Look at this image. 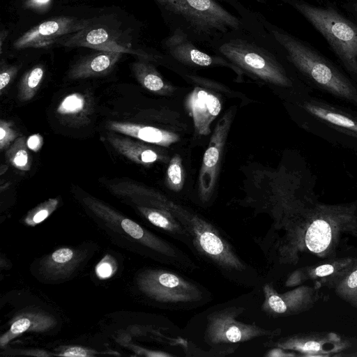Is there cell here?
<instances>
[{
	"label": "cell",
	"instance_id": "cell-1",
	"mask_svg": "<svg viewBox=\"0 0 357 357\" xmlns=\"http://www.w3.org/2000/svg\"><path fill=\"white\" fill-rule=\"evenodd\" d=\"M282 231L275 244L280 263L296 264L305 252L333 257L343 236H357V204L326 205L313 201Z\"/></svg>",
	"mask_w": 357,
	"mask_h": 357
},
{
	"label": "cell",
	"instance_id": "cell-2",
	"mask_svg": "<svg viewBox=\"0 0 357 357\" xmlns=\"http://www.w3.org/2000/svg\"><path fill=\"white\" fill-rule=\"evenodd\" d=\"M167 211L184 227L190 236V248L204 261L236 284H255L257 280V272L238 256L213 224L171 200H169Z\"/></svg>",
	"mask_w": 357,
	"mask_h": 357
},
{
	"label": "cell",
	"instance_id": "cell-3",
	"mask_svg": "<svg viewBox=\"0 0 357 357\" xmlns=\"http://www.w3.org/2000/svg\"><path fill=\"white\" fill-rule=\"evenodd\" d=\"M172 31L178 29L194 43L213 47L243 22L215 0H155Z\"/></svg>",
	"mask_w": 357,
	"mask_h": 357
},
{
	"label": "cell",
	"instance_id": "cell-4",
	"mask_svg": "<svg viewBox=\"0 0 357 357\" xmlns=\"http://www.w3.org/2000/svg\"><path fill=\"white\" fill-rule=\"evenodd\" d=\"M287 59L303 75L318 86L357 103V91L349 79L328 59L309 43L284 29L264 22Z\"/></svg>",
	"mask_w": 357,
	"mask_h": 357
},
{
	"label": "cell",
	"instance_id": "cell-5",
	"mask_svg": "<svg viewBox=\"0 0 357 357\" xmlns=\"http://www.w3.org/2000/svg\"><path fill=\"white\" fill-rule=\"evenodd\" d=\"M280 1L299 13L324 37L347 71L357 77V21L333 1Z\"/></svg>",
	"mask_w": 357,
	"mask_h": 357
},
{
	"label": "cell",
	"instance_id": "cell-6",
	"mask_svg": "<svg viewBox=\"0 0 357 357\" xmlns=\"http://www.w3.org/2000/svg\"><path fill=\"white\" fill-rule=\"evenodd\" d=\"M139 290L151 300L173 310H187L208 303L209 291L177 273L147 269L137 278Z\"/></svg>",
	"mask_w": 357,
	"mask_h": 357
},
{
	"label": "cell",
	"instance_id": "cell-7",
	"mask_svg": "<svg viewBox=\"0 0 357 357\" xmlns=\"http://www.w3.org/2000/svg\"><path fill=\"white\" fill-rule=\"evenodd\" d=\"M231 33L213 47L218 55L265 82L283 87L291 85L284 67L271 52L251 39Z\"/></svg>",
	"mask_w": 357,
	"mask_h": 357
},
{
	"label": "cell",
	"instance_id": "cell-8",
	"mask_svg": "<svg viewBox=\"0 0 357 357\" xmlns=\"http://www.w3.org/2000/svg\"><path fill=\"white\" fill-rule=\"evenodd\" d=\"M82 202L109 227L155 252L167 264L184 271L197 268L193 261L174 245L155 236L101 201L87 196L82 198Z\"/></svg>",
	"mask_w": 357,
	"mask_h": 357
},
{
	"label": "cell",
	"instance_id": "cell-9",
	"mask_svg": "<svg viewBox=\"0 0 357 357\" xmlns=\"http://www.w3.org/2000/svg\"><path fill=\"white\" fill-rule=\"evenodd\" d=\"M244 309L231 306L215 310L206 316L204 339L213 348L236 346V344L266 337L269 340L280 335V328L268 329L238 320Z\"/></svg>",
	"mask_w": 357,
	"mask_h": 357
},
{
	"label": "cell",
	"instance_id": "cell-10",
	"mask_svg": "<svg viewBox=\"0 0 357 357\" xmlns=\"http://www.w3.org/2000/svg\"><path fill=\"white\" fill-rule=\"evenodd\" d=\"M234 109L225 112L218 121L204 152L198 176V195L202 203L211 198L216 186L222 151L231 126Z\"/></svg>",
	"mask_w": 357,
	"mask_h": 357
},
{
	"label": "cell",
	"instance_id": "cell-11",
	"mask_svg": "<svg viewBox=\"0 0 357 357\" xmlns=\"http://www.w3.org/2000/svg\"><path fill=\"white\" fill-rule=\"evenodd\" d=\"M267 345L301 353L304 356H337L349 348L351 343L340 335L332 332L297 333L275 341Z\"/></svg>",
	"mask_w": 357,
	"mask_h": 357
},
{
	"label": "cell",
	"instance_id": "cell-12",
	"mask_svg": "<svg viewBox=\"0 0 357 357\" xmlns=\"http://www.w3.org/2000/svg\"><path fill=\"white\" fill-rule=\"evenodd\" d=\"M264 300L261 309L272 317H286L308 310L318 301V288L300 285L278 293L271 284L263 286Z\"/></svg>",
	"mask_w": 357,
	"mask_h": 357
},
{
	"label": "cell",
	"instance_id": "cell-13",
	"mask_svg": "<svg viewBox=\"0 0 357 357\" xmlns=\"http://www.w3.org/2000/svg\"><path fill=\"white\" fill-rule=\"evenodd\" d=\"M90 20L61 16L43 22L25 32L14 43L17 50L41 48L52 45L64 36L75 33L91 26Z\"/></svg>",
	"mask_w": 357,
	"mask_h": 357
},
{
	"label": "cell",
	"instance_id": "cell-14",
	"mask_svg": "<svg viewBox=\"0 0 357 357\" xmlns=\"http://www.w3.org/2000/svg\"><path fill=\"white\" fill-rule=\"evenodd\" d=\"M163 46L176 61L192 68L225 66L230 68L238 75L243 71L220 55H211L201 50L181 29L172 31L165 38Z\"/></svg>",
	"mask_w": 357,
	"mask_h": 357
},
{
	"label": "cell",
	"instance_id": "cell-15",
	"mask_svg": "<svg viewBox=\"0 0 357 357\" xmlns=\"http://www.w3.org/2000/svg\"><path fill=\"white\" fill-rule=\"evenodd\" d=\"M356 261V257H347L299 268L289 275L284 284L288 287H298L310 280L317 288L334 289Z\"/></svg>",
	"mask_w": 357,
	"mask_h": 357
},
{
	"label": "cell",
	"instance_id": "cell-16",
	"mask_svg": "<svg viewBox=\"0 0 357 357\" xmlns=\"http://www.w3.org/2000/svg\"><path fill=\"white\" fill-rule=\"evenodd\" d=\"M185 107L191 116L195 131L208 135L211 126L222 109V102L215 93L196 86L186 96Z\"/></svg>",
	"mask_w": 357,
	"mask_h": 357
},
{
	"label": "cell",
	"instance_id": "cell-17",
	"mask_svg": "<svg viewBox=\"0 0 357 357\" xmlns=\"http://www.w3.org/2000/svg\"><path fill=\"white\" fill-rule=\"evenodd\" d=\"M57 43L68 47L82 46L91 47L96 50L132 53L147 60L153 59L151 55L145 52L133 51L119 45L107 31L101 28L90 29L89 26Z\"/></svg>",
	"mask_w": 357,
	"mask_h": 357
},
{
	"label": "cell",
	"instance_id": "cell-18",
	"mask_svg": "<svg viewBox=\"0 0 357 357\" xmlns=\"http://www.w3.org/2000/svg\"><path fill=\"white\" fill-rule=\"evenodd\" d=\"M107 140L120 154L137 164L150 166L167 161V156L162 151L145 143L114 133L107 134Z\"/></svg>",
	"mask_w": 357,
	"mask_h": 357
},
{
	"label": "cell",
	"instance_id": "cell-19",
	"mask_svg": "<svg viewBox=\"0 0 357 357\" xmlns=\"http://www.w3.org/2000/svg\"><path fill=\"white\" fill-rule=\"evenodd\" d=\"M85 257L83 251L70 248L56 250L42 259L40 269L49 280H62L70 276Z\"/></svg>",
	"mask_w": 357,
	"mask_h": 357
},
{
	"label": "cell",
	"instance_id": "cell-20",
	"mask_svg": "<svg viewBox=\"0 0 357 357\" xmlns=\"http://www.w3.org/2000/svg\"><path fill=\"white\" fill-rule=\"evenodd\" d=\"M107 127L111 131L163 147H169L180 140L178 134L151 126L130 122L109 121Z\"/></svg>",
	"mask_w": 357,
	"mask_h": 357
},
{
	"label": "cell",
	"instance_id": "cell-21",
	"mask_svg": "<svg viewBox=\"0 0 357 357\" xmlns=\"http://www.w3.org/2000/svg\"><path fill=\"white\" fill-rule=\"evenodd\" d=\"M109 188L113 194L130 200L135 206L167 210L169 199L165 196L134 181H117L109 184Z\"/></svg>",
	"mask_w": 357,
	"mask_h": 357
},
{
	"label": "cell",
	"instance_id": "cell-22",
	"mask_svg": "<svg viewBox=\"0 0 357 357\" xmlns=\"http://www.w3.org/2000/svg\"><path fill=\"white\" fill-rule=\"evenodd\" d=\"M93 103L86 94L74 92L66 96L56 108V115L64 125L80 127L90 122Z\"/></svg>",
	"mask_w": 357,
	"mask_h": 357
},
{
	"label": "cell",
	"instance_id": "cell-23",
	"mask_svg": "<svg viewBox=\"0 0 357 357\" xmlns=\"http://www.w3.org/2000/svg\"><path fill=\"white\" fill-rule=\"evenodd\" d=\"M124 53L99 50L77 61L70 70V79H85L107 75L114 68Z\"/></svg>",
	"mask_w": 357,
	"mask_h": 357
},
{
	"label": "cell",
	"instance_id": "cell-24",
	"mask_svg": "<svg viewBox=\"0 0 357 357\" xmlns=\"http://www.w3.org/2000/svg\"><path fill=\"white\" fill-rule=\"evenodd\" d=\"M56 324L52 316L39 312H26L17 315L9 330L0 337V346L5 347L13 339L26 331L44 332Z\"/></svg>",
	"mask_w": 357,
	"mask_h": 357
},
{
	"label": "cell",
	"instance_id": "cell-25",
	"mask_svg": "<svg viewBox=\"0 0 357 357\" xmlns=\"http://www.w3.org/2000/svg\"><path fill=\"white\" fill-rule=\"evenodd\" d=\"M137 82L146 90L160 96L172 95L176 88L167 82L147 59L141 58L132 65Z\"/></svg>",
	"mask_w": 357,
	"mask_h": 357
},
{
	"label": "cell",
	"instance_id": "cell-26",
	"mask_svg": "<svg viewBox=\"0 0 357 357\" xmlns=\"http://www.w3.org/2000/svg\"><path fill=\"white\" fill-rule=\"evenodd\" d=\"M135 206L140 214L150 223L165 230L190 247V236L187 231L169 211L142 206Z\"/></svg>",
	"mask_w": 357,
	"mask_h": 357
},
{
	"label": "cell",
	"instance_id": "cell-27",
	"mask_svg": "<svg viewBox=\"0 0 357 357\" xmlns=\"http://www.w3.org/2000/svg\"><path fill=\"white\" fill-rule=\"evenodd\" d=\"M303 108L324 122L357 135V119L348 114L313 101L304 103Z\"/></svg>",
	"mask_w": 357,
	"mask_h": 357
},
{
	"label": "cell",
	"instance_id": "cell-28",
	"mask_svg": "<svg viewBox=\"0 0 357 357\" xmlns=\"http://www.w3.org/2000/svg\"><path fill=\"white\" fill-rule=\"evenodd\" d=\"M44 68L38 65L29 70L19 84L18 98L22 102L31 100L38 91L44 77Z\"/></svg>",
	"mask_w": 357,
	"mask_h": 357
},
{
	"label": "cell",
	"instance_id": "cell-29",
	"mask_svg": "<svg viewBox=\"0 0 357 357\" xmlns=\"http://www.w3.org/2000/svg\"><path fill=\"white\" fill-rule=\"evenodd\" d=\"M24 137H19L7 149L6 160L15 168L21 171H29L31 166V158Z\"/></svg>",
	"mask_w": 357,
	"mask_h": 357
},
{
	"label": "cell",
	"instance_id": "cell-30",
	"mask_svg": "<svg viewBox=\"0 0 357 357\" xmlns=\"http://www.w3.org/2000/svg\"><path fill=\"white\" fill-rule=\"evenodd\" d=\"M333 289L338 297L357 308V261Z\"/></svg>",
	"mask_w": 357,
	"mask_h": 357
},
{
	"label": "cell",
	"instance_id": "cell-31",
	"mask_svg": "<svg viewBox=\"0 0 357 357\" xmlns=\"http://www.w3.org/2000/svg\"><path fill=\"white\" fill-rule=\"evenodd\" d=\"M184 180L182 158L178 154H175L168 164L165 178L166 185L171 190L179 192L183 187Z\"/></svg>",
	"mask_w": 357,
	"mask_h": 357
},
{
	"label": "cell",
	"instance_id": "cell-32",
	"mask_svg": "<svg viewBox=\"0 0 357 357\" xmlns=\"http://www.w3.org/2000/svg\"><path fill=\"white\" fill-rule=\"evenodd\" d=\"M59 200L49 199L30 211L24 218V222L29 226H36L47 219L57 208Z\"/></svg>",
	"mask_w": 357,
	"mask_h": 357
},
{
	"label": "cell",
	"instance_id": "cell-33",
	"mask_svg": "<svg viewBox=\"0 0 357 357\" xmlns=\"http://www.w3.org/2000/svg\"><path fill=\"white\" fill-rule=\"evenodd\" d=\"M19 132L11 121H0V149H7L18 137Z\"/></svg>",
	"mask_w": 357,
	"mask_h": 357
},
{
	"label": "cell",
	"instance_id": "cell-34",
	"mask_svg": "<svg viewBox=\"0 0 357 357\" xmlns=\"http://www.w3.org/2000/svg\"><path fill=\"white\" fill-rule=\"evenodd\" d=\"M18 71V66H10L4 63L3 61L1 63V73H0V92L1 95L3 91L7 88L10 83L15 75Z\"/></svg>",
	"mask_w": 357,
	"mask_h": 357
},
{
	"label": "cell",
	"instance_id": "cell-35",
	"mask_svg": "<svg viewBox=\"0 0 357 357\" xmlns=\"http://www.w3.org/2000/svg\"><path fill=\"white\" fill-rule=\"evenodd\" d=\"M114 271L112 264L109 260L103 259L96 266V274L102 279L110 277Z\"/></svg>",
	"mask_w": 357,
	"mask_h": 357
},
{
	"label": "cell",
	"instance_id": "cell-36",
	"mask_svg": "<svg viewBox=\"0 0 357 357\" xmlns=\"http://www.w3.org/2000/svg\"><path fill=\"white\" fill-rule=\"evenodd\" d=\"M58 355L62 356L86 357L93 356V351L81 347H70Z\"/></svg>",
	"mask_w": 357,
	"mask_h": 357
},
{
	"label": "cell",
	"instance_id": "cell-37",
	"mask_svg": "<svg viewBox=\"0 0 357 357\" xmlns=\"http://www.w3.org/2000/svg\"><path fill=\"white\" fill-rule=\"evenodd\" d=\"M26 142L29 149L38 152L43 146V138L40 134H34L29 136Z\"/></svg>",
	"mask_w": 357,
	"mask_h": 357
},
{
	"label": "cell",
	"instance_id": "cell-38",
	"mask_svg": "<svg viewBox=\"0 0 357 357\" xmlns=\"http://www.w3.org/2000/svg\"><path fill=\"white\" fill-rule=\"evenodd\" d=\"M340 6L349 16L357 21V0H344Z\"/></svg>",
	"mask_w": 357,
	"mask_h": 357
},
{
	"label": "cell",
	"instance_id": "cell-39",
	"mask_svg": "<svg viewBox=\"0 0 357 357\" xmlns=\"http://www.w3.org/2000/svg\"><path fill=\"white\" fill-rule=\"evenodd\" d=\"M269 357L295 356L296 354L291 351L286 350L280 347H274L266 354Z\"/></svg>",
	"mask_w": 357,
	"mask_h": 357
},
{
	"label": "cell",
	"instance_id": "cell-40",
	"mask_svg": "<svg viewBox=\"0 0 357 357\" xmlns=\"http://www.w3.org/2000/svg\"><path fill=\"white\" fill-rule=\"evenodd\" d=\"M51 0H26V5L32 9L40 10L47 6Z\"/></svg>",
	"mask_w": 357,
	"mask_h": 357
},
{
	"label": "cell",
	"instance_id": "cell-41",
	"mask_svg": "<svg viewBox=\"0 0 357 357\" xmlns=\"http://www.w3.org/2000/svg\"><path fill=\"white\" fill-rule=\"evenodd\" d=\"M8 35V31L6 30H2L0 33V46H1V53L2 52V47H3V41L6 38Z\"/></svg>",
	"mask_w": 357,
	"mask_h": 357
},
{
	"label": "cell",
	"instance_id": "cell-42",
	"mask_svg": "<svg viewBox=\"0 0 357 357\" xmlns=\"http://www.w3.org/2000/svg\"><path fill=\"white\" fill-rule=\"evenodd\" d=\"M8 168L7 165H1L0 167V174L3 175L8 170Z\"/></svg>",
	"mask_w": 357,
	"mask_h": 357
},
{
	"label": "cell",
	"instance_id": "cell-43",
	"mask_svg": "<svg viewBox=\"0 0 357 357\" xmlns=\"http://www.w3.org/2000/svg\"><path fill=\"white\" fill-rule=\"evenodd\" d=\"M344 356L357 357V351H355L351 354H343L342 356Z\"/></svg>",
	"mask_w": 357,
	"mask_h": 357
},
{
	"label": "cell",
	"instance_id": "cell-44",
	"mask_svg": "<svg viewBox=\"0 0 357 357\" xmlns=\"http://www.w3.org/2000/svg\"><path fill=\"white\" fill-rule=\"evenodd\" d=\"M260 3H266V0H256Z\"/></svg>",
	"mask_w": 357,
	"mask_h": 357
},
{
	"label": "cell",
	"instance_id": "cell-45",
	"mask_svg": "<svg viewBox=\"0 0 357 357\" xmlns=\"http://www.w3.org/2000/svg\"><path fill=\"white\" fill-rule=\"evenodd\" d=\"M356 341H357V336L356 337Z\"/></svg>",
	"mask_w": 357,
	"mask_h": 357
}]
</instances>
